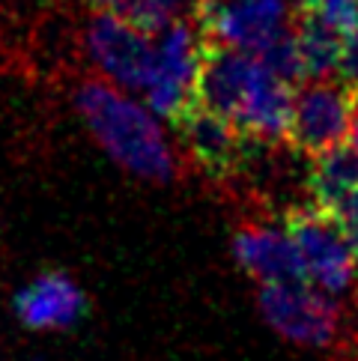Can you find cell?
<instances>
[{
    "label": "cell",
    "mask_w": 358,
    "mask_h": 361,
    "mask_svg": "<svg viewBox=\"0 0 358 361\" xmlns=\"http://www.w3.org/2000/svg\"><path fill=\"white\" fill-rule=\"evenodd\" d=\"M292 90L266 69L257 54L203 42L195 81V105L230 120L251 144L287 137Z\"/></svg>",
    "instance_id": "6da1fadb"
},
{
    "label": "cell",
    "mask_w": 358,
    "mask_h": 361,
    "mask_svg": "<svg viewBox=\"0 0 358 361\" xmlns=\"http://www.w3.org/2000/svg\"><path fill=\"white\" fill-rule=\"evenodd\" d=\"M328 215L338 221V227L343 230V236L352 245V251L358 254V185L350 188L335 206L328 209Z\"/></svg>",
    "instance_id": "2e32d148"
},
{
    "label": "cell",
    "mask_w": 358,
    "mask_h": 361,
    "mask_svg": "<svg viewBox=\"0 0 358 361\" xmlns=\"http://www.w3.org/2000/svg\"><path fill=\"white\" fill-rule=\"evenodd\" d=\"M352 96H355V108H352V123H350V132H347V147L358 159V93H352Z\"/></svg>",
    "instance_id": "ac0fdd59"
},
{
    "label": "cell",
    "mask_w": 358,
    "mask_h": 361,
    "mask_svg": "<svg viewBox=\"0 0 358 361\" xmlns=\"http://www.w3.org/2000/svg\"><path fill=\"white\" fill-rule=\"evenodd\" d=\"M287 0H195L191 21L203 42L260 54L292 27Z\"/></svg>",
    "instance_id": "8992f818"
},
{
    "label": "cell",
    "mask_w": 358,
    "mask_h": 361,
    "mask_svg": "<svg viewBox=\"0 0 358 361\" xmlns=\"http://www.w3.org/2000/svg\"><path fill=\"white\" fill-rule=\"evenodd\" d=\"M355 96L350 87L326 81H308L292 90L290 123H287V144L304 156H316L328 147L347 140L352 123Z\"/></svg>",
    "instance_id": "ba28073f"
},
{
    "label": "cell",
    "mask_w": 358,
    "mask_h": 361,
    "mask_svg": "<svg viewBox=\"0 0 358 361\" xmlns=\"http://www.w3.org/2000/svg\"><path fill=\"white\" fill-rule=\"evenodd\" d=\"M292 33H296V48L302 57L304 81H326L338 75L340 51H343V30H338L319 12H299L292 18Z\"/></svg>",
    "instance_id": "7c38bea8"
},
{
    "label": "cell",
    "mask_w": 358,
    "mask_h": 361,
    "mask_svg": "<svg viewBox=\"0 0 358 361\" xmlns=\"http://www.w3.org/2000/svg\"><path fill=\"white\" fill-rule=\"evenodd\" d=\"M257 305L263 319L290 343L326 350L340 334V305L308 281L260 283Z\"/></svg>",
    "instance_id": "52a82bcc"
},
{
    "label": "cell",
    "mask_w": 358,
    "mask_h": 361,
    "mask_svg": "<svg viewBox=\"0 0 358 361\" xmlns=\"http://www.w3.org/2000/svg\"><path fill=\"white\" fill-rule=\"evenodd\" d=\"M173 126L179 128V135H183V144L188 149L191 161H195L203 173L224 179L242 167L248 137H242L239 128L230 120H224L221 114L191 105Z\"/></svg>",
    "instance_id": "9c48e42d"
},
{
    "label": "cell",
    "mask_w": 358,
    "mask_h": 361,
    "mask_svg": "<svg viewBox=\"0 0 358 361\" xmlns=\"http://www.w3.org/2000/svg\"><path fill=\"white\" fill-rule=\"evenodd\" d=\"M355 185H358V159L347 144L328 147L323 152H316V156H311L308 188H311L314 206L328 212Z\"/></svg>",
    "instance_id": "4fadbf2b"
},
{
    "label": "cell",
    "mask_w": 358,
    "mask_h": 361,
    "mask_svg": "<svg viewBox=\"0 0 358 361\" xmlns=\"http://www.w3.org/2000/svg\"><path fill=\"white\" fill-rule=\"evenodd\" d=\"M195 0H90L93 9L113 12L117 18L135 24V27L156 33L168 21L185 16V9H191Z\"/></svg>",
    "instance_id": "5bb4252c"
},
{
    "label": "cell",
    "mask_w": 358,
    "mask_h": 361,
    "mask_svg": "<svg viewBox=\"0 0 358 361\" xmlns=\"http://www.w3.org/2000/svg\"><path fill=\"white\" fill-rule=\"evenodd\" d=\"M236 263L257 283H287L304 281L302 257L284 227L248 221L233 233Z\"/></svg>",
    "instance_id": "8fae6325"
},
{
    "label": "cell",
    "mask_w": 358,
    "mask_h": 361,
    "mask_svg": "<svg viewBox=\"0 0 358 361\" xmlns=\"http://www.w3.org/2000/svg\"><path fill=\"white\" fill-rule=\"evenodd\" d=\"M72 105L93 140L125 173L156 185H171L179 179V156L159 117L125 90L99 75L81 78L72 90Z\"/></svg>",
    "instance_id": "7a4b0ae2"
},
{
    "label": "cell",
    "mask_w": 358,
    "mask_h": 361,
    "mask_svg": "<svg viewBox=\"0 0 358 361\" xmlns=\"http://www.w3.org/2000/svg\"><path fill=\"white\" fill-rule=\"evenodd\" d=\"M16 317L33 331L72 329L87 314V295L66 272H42L16 293Z\"/></svg>",
    "instance_id": "30bf717a"
},
{
    "label": "cell",
    "mask_w": 358,
    "mask_h": 361,
    "mask_svg": "<svg viewBox=\"0 0 358 361\" xmlns=\"http://www.w3.org/2000/svg\"><path fill=\"white\" fill-rule=\"evenodd\" d=\"M284 230L302 257L304 281L328 295H343L358 278V254L326 209L308 203L284 215Z\"/></svg>",
    "instance_id": "5b68a950"
},
{
    "label": "cell",
    "mask_w": 358,
    "mask_h": 361,
    "mask_svg": "<svg viewBox=\"0 0 358 361\" xmlns=\"http://www.w3.org/2000/svg\"><path fill=\"white\" fill-rule=\"evenodd\" d=\"M338 78L343 87H350L352 93H358V24L343 36V51L338 63Z\"/></svg>",
    "instance_id": "e0dca14e"
},
{
    "label": "cell",
    "mask_w": 358,
    "mask_h": 361,
    "mask_svg": "<svg viewBox=\"0 0 358 361\" xmlns=\"http://www.w3.org/2000/svg\"><path fill=\"white\" fill-rule=\"evenodd\" d=\"M81 51L99 78L125 93H144L156 60L152 33L117 18L113 12L93 9L81 27Z\"/></svg>",
    "instance_id": "277c9868"
},
{
    "label": "cell",
    "mask_w": 358,
    "mask_h": 361,
    "mask_svg": "<svg viewBox=\"0 0 358 361\" xmlns=\"http://www.w3.org/2000/svg\"><path fill=\"white\" fill-rule=\"evenodd\" d=\"M292 6L299 12H319L343 33L358 24V0H292Z\"/></svg>",
    "instance_id": "9a60e30c"
},
{
    "label": "cell",
    "mask_w": 358,
    "mask_h": 361,
    "mask_svg": "<svg viewBox=\"0 0 358 361\" xmlns=\"http://www.w3.org/2000/svg\"><path fill=\"white\" fill-rule=\"evenodd\" d=\"M152 39H156V60H152V75L140 96L159 120L176 123L195 105L203 39L195 21L185 16L168 21L161 30L152 33Z\"/></svg>",
    "instance_id": "3957f363"
}]
</instances>
